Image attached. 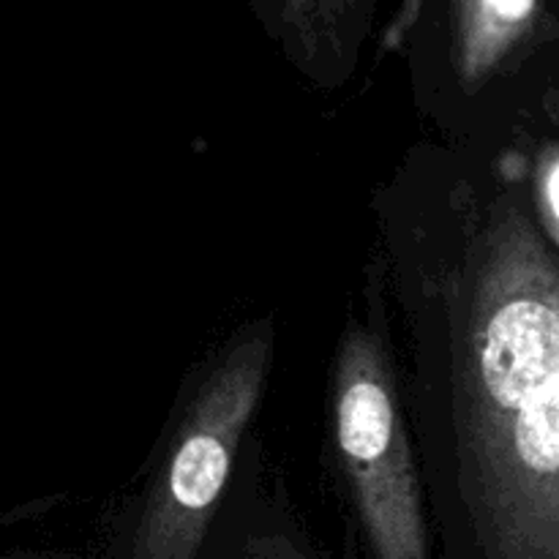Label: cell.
<instances>
[{"instance_id":"cell-3","label":"cell","mask_w":559,"mask_h":559,"mask_svg":"<svg viewBox=\"0 0 559 559\" xmlns=\"http://www.w3.org/2000/svg\"><path fill=\"white\" fill-rule=\"evenodd\" d=\"M336 440L374 555L429 559L418 478L391 374L374 338L353 333L336 371Z\"/></svg>"},{"instance_id":"cell-5","label":"cell","mask_w":559,"mask_h":559,"mask_svg":"<svg viewBox=\"0 0 559 559\" xmlns=\"http://www.w3.org/2000/svg\"><path fill=\"white\" fill-rule=\"evenodd\" d=\"M538 191H540V207H544L546 224L549 233L555 235L559 243V147L544 153L538 167Z\"/></svg>"},{"instance_id":"cell-2","label":"cell","mask_w":559,"mask_h":559,"mask_svg":"<svg viewBox=\"0 0 559 559\" xmlns=\"http://www.w3.org/2000/svg\"><path fill=\"white\" fill-rule=\"evenodd\" d=\"M267 336L238 344L197 393L162 480L147 500L129 559H194L227 484L235 448L254 413Z\"/></svg>"},{"instance_id":"cell-1","label":"cell","mask_w":559,"mask_h":559,"mask_svg":"<svg viewBox=\"0 0 559 559\" xmlns=\"http://www.w3.org/2000/svg\"><path fill=\"white\" fill-rule=\"evenodd\" d=\"M464 502L486 559H559V257L495 207L456 347Z\"/></svg>"},{"instance_id":"cell-4","label":"cell","mask_w":559,"mask_h":559,"mask_svg":"<svg viewBox=\"0 0 559 559\" xmlns=\"http://www.w3.org/2000/svg\"><path fill=\"white\" fill-rule=\"evenodd\" d=\"M480 11L486 16V27H489L491 60L500 44H506L516 33V27H522L533 16L535 0H480Z\"/></svg>"}]
</instances>
